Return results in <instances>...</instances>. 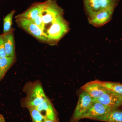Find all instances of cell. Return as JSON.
I'll list each match as a JSON object with an SVG mask.
<instances>
[{
  "mask_svg": "<svg viewBox=\"0 0 122 122\" xmlns=\"http://www.w3.org/2000/svg\"><path fill=\"white\" fill-rule=\"evenodd\" d=\"M120 0H99L102 9L114 10L118 4Z\"/></svg>",
  "mask_w": 122,
  "mask_h": 122,
  "instance_id": "cell-18",
  "label": "cell"
},
{
  "mask_svg": "<svg viewBox=\"0 0 122 122\" xmlns=\"http://www.w3.org/2000/svg\"><path fill=\"white\" fill-rule=\"evenodd\" d=\"M81 89L93 99L98 98L107 90L102 86L100 81L98 80L87 82L82 86Z\"/></svg>",
  "mask_w": 122,
  "mask_h": 122,
  "instance_id": "cell-10",
  "label": "cell"
},
{
  "mask_svg": "<svg viewBox=\"0 0 122 122\" xmlns=\"http://www.w3.org/2000/svg\"><path fill=\"white\" fill-rule=\"evenodd\" d=\"M93 101L99 102L111 110H113L122 106V96L107 90L99 97L93 99Z\"/></svg>",
  "mask_w": 122,
  "mask_h": 122,
  "instance_id": "cell-6",
  "label": "cell"
},
{
  "mask_svg": "<svg viewBox=\"0 0 122 122\" xmlns=\"http://www.w3.org/2000/svg\"><path fill=\"white\" fill-rule=\"evenodd\" d=\"M85 10L88 18L102 10L99 0H83Z\"/></svg>",
  "mask_w": 122,
  "mask_h": 122,
  "instance_id": "cell-13",
  "label": "cell"
},
{
  "mask_svg": "<svg viewBox=\"0 0 122 122\" xmlns=\"http://www.w3.org/2000/svg\"><path fill=\"white\" fill-rule=\"evenodd\" d=\"M15 12V10H12L4 18L3 20V34L9 32L12 30L13 18Z\"/></svg>",
  "mask_w": 122,
  "mask_h": 122,
  "instance_id": "cell-17",
  "label": "cell"
},
{
  "mask_svg": "<svg viewBox=\"0 0 122 122\" xmlns=\"http://www.w3.org/2000/svg\"><path fill=\"white\" fill-rule=\"evenodd\" d=\"M43 5L42 2H36L32 5L27 10L17 15L15 17L25 18L33 20L40 12Z\"/></svg>",
  "mask_w": 122,
  "mask_h": 122,
  "instance_id": "cell-12",
  "label": "cell"
},
{
  "mask_svg": "<svg viewBox=\"0 0 122 122\" xmlns=\"http://www.w3.org/2000/svg\"><path fill=\"white\" fill-rule=\"evenodd\" d=\"M102 86L107 90L122 96V84L119 82L100 81Z\"/></svg>",
  "mask_w": 122,
  "mask_h": 122,
  "instance_id": "cell-16",
  "label": "cell"
},
{
  "mask_svg": "<svg viewBox=\"0 0 122 122\" xmlns=\"http://www.w3.org/2000/svg\"><path fill=\"white\" fill-rule=\"evenodd\" d=\"M47 98L41 85L38 82L35 83L28 90L22 106L27 109L36 108Z\"/></svg>",
  "mask_w": 122,
  "mask_h": 122,
  "instance_id": "cell-2",
  "label": "cell"
},
{
  "mask_svg": "<svg viewBox=\"0 0 122 122\" xmlns=\"http://www.w3.org/2000/svg\"><path fill=\"white\" fill-rule=\"evenodd\" d=\"M35 108L46 119L58 122L56 112L48 98Z\"/></svg>",
  "mask_w": 122,
  "mask_h": 122,
  "instance_id": "cell-9",
  "label": "cell"
},
{
  "mask_svg": "<svg viewBox=\"0 0 122 122\" xmlns=\"http://www.w3.org/2000/svg\"><path fill=\"white\" fill-rule=\"evenodd\" d=\"M44 122H58L53 121V120H49V119H46Z\"/></svg>",
  "mask_w": 122,
  "mask_h": 122,
  "instance_id": "cell-22",
  "label": "cell"
},
{
  "mask_svg": "<svg viewBox=\"0 0 122 122\" xmlns=\"http://www.w3.org/2000/svg\"><path fill=\"white\" fill-rule=\"evenodd\" d=\"M93 98L86 92H82L80 95L78 102L73 114L70 122H76L81 119V117L91 106Z\"/></svg>",
  "mask_w": 122,
  "mask_h": 122,
  "instance_id": "cell-5",
  "label": "cell"
},
{
  "mask_svg": "<svg viewBox=\"0 0 122 122\" xmlns=\"http://www.w3.org/2000/svg\"><path fill=\"white\" fill-rule=\"evenodd\" d=\"M42 6H43V5H42ZM41 10L42 9L41 11L37 16L35 18V19L33 20L32 21L33 22H34L41 29V30L45 33L44 30H45V25L44 24L43 18H42V15L41 14Z\"/></svg>",
  "mask_w": 122,
  "mask_h": 122,
  "instance_id": "cell-20",
  "label": "cell"
},
{
  "mask_svg": "<svg viewBox=\"0 0 122 122\" xmlns=\"http://www.w3.org/2000/svg\"><path fill=\"white\" fill-rule=\"evenodd\" d=\"M15 57H6L0 60V79L3 78L9 69L13 64Z\"/></svg>",
  "mask_w": 122,
  "mask_h": 122,
  "instance_id": "cell-15",
  "label": "cell"
},
{
  "mask_svg": "<svg viewBox=\"0 0 122 122\" xmlns=\"http://www.w3.org/2000/svg\"><path fill=\"white\" fill-rule=\"evenodd\" d=\"M41 14L45 25H48L52 24L60 15H63V11L56 0H46L43 2Z\"/></svg>",
  "mask_w": 122,
  "mask_h": 122,
  "instance_id": "cell-3",
  "label": "cell"
},
{
  "mask_svg": "<svg viewBox=\"0 0 122 122\" xmlns=\"http://www.w3.org/2000/svg\"><path fill=\"white\" fill-rule=\"evenodd\" d=\"M0 80H1V79H0Z\"/></svg>",
  "mask_w": 122,
  "mask_h": 122,
  "instance_id": "cell-25",
  "label": "cell"
},
{
  "mask_svg": "<svg viewBox=\"0 0 122 122\" xmlns=\"http://www.w3.org/2000/svg\"><path fill=\"white\" fill-rule=\"evenodd\" d=\"M0 56L1 58L7 57L2 35H0Z\"/></svg>",
  "mask_w": 122,
  "mask_h": 122,
  "instance_id": "cell-21",
  "label": "cell"
},
{
  "mask_svg": "<svg viewBox=\"0 0 122 122\" xmlns=\"http://www.w3.org/2000/svg\"><path fill=\"white\" fill-rule=\"evenodd\" d=\"M7 57H15V42L13 30L9 32L2 34Z\"/></svg>",
  "mask_w": 122,
  "mask_h": 122,
  "instance_id": "cell-11",
  "label": "cell"
},
{
  "mask_svg": "<svg viewBox=\"0 0 122 122\" xmlns=\"http://www.w3.org/2000/svg\"><path fill=\"white\" fill-rule=\"evenodd\" d=\"M29 111L32 120V122H44L45 119L35 108H29Z\"/></svg>",
  "mask_w": 122,
  "mask_h": 122,
  "instance_id": "cell-19",
  "label": "cell"
},
{
  "mask_svg": "<svg viewBox=\"0 0 122 122\" xmlns=\"http://www.w3.org/2000/svg\"><path fill=\"white\" fill-rule=\"evenodd\" d=\"M1 59V57L0 56V60Z\"/></svg>",
  "mask_w": 122,
  "mask_h": 122,
  "instance_id": "cell-24",
  "label": "cell"
},
{
  "mask_svg": "<svg viewBox=\"0 0 122 122\" xmlns=\"http://www.w3.org/2000/svg\"><path fill=\"white\" fill-rule=\"evenodd\" d=\"M96 120L107 122H122V111L117 109L112 110Z\"/></svg>",
  "mask_w": 122,
  "mask_h": 122,
  "instance_id": "cell-14",
  "label": "cell"
},
{
  "mask_svg": "<svg viewBox=\"0 0 122 122\" xmlns=\"http://www.w3.org/2000/svg\"><path fill=\"white\" fill-rule=\"evenodd\" d=\"M114 10L102 9L89 19L90 24L96 27H100L109 22L112 18Z\"/></svg>",
  "mask_w": 122,
  "mask_h": 122,
  "instance_id": "cell-8",
  "label": "cell"
},
{
  "mask_svg": "<svg viewBox=\"0 0 122 122\" xmlns=\"http://www.w3.org/2000/svg\"><path fill=\"white\" fill-rule=\"evenodd\" d=\"M111 110L99 102L93 101L91 106L81 117V119L89 118L96 120L98 118L105 115Z\"/></svg>",
  "mask_w": 122,
  "mask_h": 122,
  "instance_id": "cell-7",
  "label": "cell"
},
{
  "mask_svg": "<svg viewBox=\"0 0 122 122\" xmlns=\"http://www.w3.org/2000/svg\"><path fill=\"white\" fill-rule=\"evenodd\" d=\"M15 18L17 25L27 32L39 40L48 42V38L45 33L32 20L20 18Z\"/></svg>",
  "mask_w": 122,
  "mask_h": 122,
  "instance_id": "cell-4",
  "label": "cell"
},
{
  "mask_svg": "<svg viewBox=\"0 0 122 122\" xmlns=\"http://www.w3.org/2000/svg\"><path fill=\"white\" fill-rule=\"evenodd\" d=\"M69 26L63 15H60L51 24L46 33L49 42L51 44L57 43L69 32Z\"/></svg>",
  "mask_w": 122,
  "mask_h": 122,
  "instance_id": "cell-1",
  "label": "cell"
},
{
  "mask_svg": "<svg viewBox=\"0 0 122 122\" xmlns=\"http://www.w3.org/2000/svg\"><path fill=\"white\" fill-rule=\"evenodd\" d=\"M4 117L3 115L1 114H0V120L1 119L3 118Z\"/></svg>",
  "mask_w": 122,
  "mask_h": 122,
  "instance_id": "cell-23",
  "label": "cell"
}]
</instances>
